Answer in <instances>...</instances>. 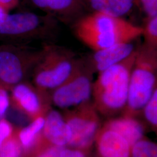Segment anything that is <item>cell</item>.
<instances>
[{"label": "cell", "mask_w": 157, "mask_h": 157, "mask_svg": "<svg viewBox=\"0 0 157 157\" xmlns=\"http://www.w3.org/2000/svg\"><path fill=\"white\" fill-rule=\"evenodd\" d=\"M88 152L83 150L66 147L62 150L59 157H87Z\"/></svg>", "instance_id": "d4e9b609"}, {"label": "cell", "mask_w": 157, "mask_h": 157, "mask_svg": "<svg viewBox=\"0 0 157 157\" xmlns=\"http://www.w3.org/2000/svg\"><path fill=\"white\" fill-rule=\"evenodd\" d=\"M141 27L144 44L150 47L157 49V16L146 17L144 26Z\"/></svg>", "instance_id": "ac0fdd59"}, {"label": "cell", "mask_w": 157, "mask_h": 157, "mask_svg": "<svg viewBox=\"0 0 157 157\" xmlns=\"http://www.w3.org/2000/svg\"><path fill=\"white\" fill-rule=\"evenodd\" d=\"M139 6H141L147 17L157 16V0H139Z\"/></svg>", "instance_id": "cb8c5ba5"}, {"label": "cell", "mask_w": 157, "mask_h": 157, "mask_svg": "<svg viewBox=\"0 0 157 157\" xmlns=\"http://www.w3.org/2000/svg\"><path fill=\"white\" fill-rule=\"evenodd\" d=\"M136 48L132 42L117 44L93 51L89 58L95 72L99 73L122 61L130 56Z\"/></svg>", "instance_id": "4fadbf2b"}, {"label": "cell", "mask_w": 157, "mask_h": 157, "mask_svg": "<svg viewBox=\"0 0 157 157\" xmlns=\"http://www.w3.org/2000/svg\"><path fill=\"white\" fill-rule=\"evenodd\" d=\"M59 22L53 17L30 12H4L0 15V40L10 43L48 40L58 31Z\"/></svg>", "instance_id": "277c9868"}, {"label": "cell", "mask_w": 157, "mask_h": 157, "mask_svg": "<svg viewBox=\"0 0 157 157\" xmlns=\"http://www.w3.org/2000/svg\"><path fill=\"white\" fill-rule=\"evenodd\" d=\"M90 8L111 17L124 18L129 14L139 0H87Z\"/></svg>", "instance_id": "2e32d148"}, {"label": "cell", "mask_w": 157, "mask_h": 157, "mask_svg": "<svg viewBox=\"0 0 157 157\" xmlns=\"http://www.w3.org/2000/svg\"><path fill=\"white\" fill-rule=\"evenodd\" d=\"M94 73L89 56L77 58L67 79L50 94L51 104L65 111L91 101Z\"/></svg>", "instance_id": "8992f818"}, {"label": "cell", "mask_w": 157, "mask_h": 157, "mask_svg": "<svg viewBox=\"0 0 157 157\" xmlns=\"http://www.w3.org/2000/svg\"><path fill=\"white\" fill-rule=\"evenodd\" d=\"M142 111L144 118L152 128L156 129L157 126V89L154 91L150 100L146 103Z\"/></svg>", "instance_id": "ffe728a7"}, {"label": "cell", "mask_w": 157, "mask_h": 157, "mask_svg": "<svg viewBox=\"0 0 157 157\" xmlns=\"http://www.w3.org/2000/svg\"><path fill=\"white\" fill-rule=\"evenodd\" d=\"M43 47V55L31 76L34 86L50 94L67 79L78 58L64 47L47 44Z\"/></svg>", "instance_id": "5b68a950"}, {"label": "cell", "mask_w": 157, "mask_h": 157, "mask_svg": "<svg viewBox=\"0 0 157 157\" xmlns=\"http://www.w3.org/2000/svg\"><path fill=\"white\" fill-rule=\"evenodd\" d=\"M44 118L42 137L46 144L67 147L71 139V131L63 114L50 108L45 113Z\"/></svg>", "instance_id": "8fae6325"}, {"label": "cell", "mask_w": 157, "mask_h": 157, "mask_svg": "<svg viewBox=\"0 0 157 157\" xmlns=\"http://www.w3.org/2000/svg\"><path fill=\"white\" fill-rule=\"evenodd\" d=\"M102 127L122 136L131 147L144 137V127L134 117L123 114L122 117H112L104 123Z\"/></svg>", "instance_id": "5bb4252c"}, {"label": "cell", "mask_w": 157, "mask_h": 157, "mask_svg": "<svg viewBox=\"0 0 157 157\" xmlns=\"http://www.w3.org/2000/svg\"><path fill=\"white\" fill-rule=\"evenodd\" d=\"M65 147H66L45 145L35 151L33 157H59Z\"/></svg>", "instance_id": "7402d4cb"}, {"label": "cell", "mask_w": 157, "mask_h": 157, "mask_svg": "<svg viewBox=\"0 0 157 157\" xmlns=\"http://www.w3.org/2000/svg\"><path fill=\"white\" fill-rule=\"evenodd\" d=\"M72 26L75 36L93 51L117 44L133 42L143 33L141 26L124 18L95 12L79 17Z\"/></svg>", "instance_id": "6da1fadb"}, {"label": "cell", "mask_w": 157, "mask_h": 157, "mask_svg": "<svg viewBox=\"0 0 157 157\" xmlns=\"http://www.w3.org/2000/svg\"><path fill=\"white\" fill-rule=\"evenodd\" d=\"M94 143L99 157H130L131 146L128 142L110 129L101 128Z\"/></svg>", "instance_id": "7c38bea8"}, {"label": "cell", "mask_w": 157, "mask_h": 157, "mask_svg": "<svg viewBox=\"0 0 157 157\" xmlns=\"http://www.w3.org/2000/svg\"><path fill=\"white\" fill-rule=\"evenodd\" d=\"M157 49L144 43L136 50L124 115L135 117L142 111L157 89Z\"/></svg>", "instance_id": "3957f363"}, {"label": "cell", "mask_w": 157, "mask_h": 157, "mask_svg": "<svg viewBox=\"0 0 157 157\" xmlns=\"http://www.w3.org/2000/svg\"><path fill=\"white\" fill-rule=\"evenodd\" d=\"M136 48L122 61L98 73L93 84V104L99 113L112 117L126 107Z\"/></svg>", "instance_id": "7a4b0ae2"}, {"label": "cell", "mask_w": 157, "mask_h": 157, "mask_svg": "<svg viewBox=\"0 0 157 157\" xmlns=\"http://www.w3.org/2000/svg\"><path fill=\"white\" fill-rule=\"evenodd\" d=\"M130 157H157V144L143 138L131 147Z\"/></svg>", "instance_id": "e0dca14e"}, {"label": "cell", "mask_w": 157, "mask_h": 157, "mask_svg": "<svg viewBox=\"0 0 157 157\" xmlns=\"http://www.w3.org/2000/svg\"><path fill=\"white\" fill-rule=\"evenodd\" d=\"M23 150L17 136L12 135L0 147V157H22Z\"/></svg>", "instance_id": "d6986e66"}, {"label": "cell", "mask_w": 157, "mask_h": 157, "mask_svg": "<svg viewBox=\"0 0 157 157\" xmlns=\"http://www.w3.org/2000/svg\"><path fill=\"white\" fill-rule=\"evenodd\" d=\"M63 116L71 131L67 147L89 152L101 128L99 113L93 102L65 110Z\"/></svg>", "instance_id": "ba28073f"}, {"label": "cell", "mask_w": 157, "mask_h": 157, "mask_svg": "<svg viewBox=\"0 0 157 157\" xmlns=\"http://www.w3.org/2000/svg\"><path fill=\"white\" fill-rule=\"evenodd\" d=\"M44 116H40L32 120L26 126L20 130L17 139L24 152L36 151L44 146L42 143V130L44 124Z\"/></svg>", "instance_id": "9a60e30c"}, {"label": "cell", "mask_w": 157, "mask_h": 157, "mask_svg": "<svg viewBox=\"0 0 157 157\" xmlns=\"http://www.w3.org/2000/svg\"><path fill=\"white\" fill-rule=\"evenodd\" d=\"M46 15L65 24L75 22L83 15L84 6L81 0H31Z\"/></svg>", "instance_id": "30bf717a"}, {"label": "cell", "mask_w": 157, "mask_h": 157, "mask_svg": "<svg viewBox=\"0 0 157 157\" xmlns=\"http://www.w3.org/2000/svg\"><path fill=\"white\" fill-rule=\"evenodd\" d=\"M19 1L20 0H0V6L9 12L18 4Z\"/></svg>", "instance_id": "484cf974"}, {"label": "cell", "mask_w": 157, "mask_h": 157, "mask_svg": "<svg viewBox=\"0 0 157 157\" xmlns=\"http://www.w3.org/2000/svg\"><path fill=\"white\" fill-rule=\"evenodd\" d=\"M10 105V89L0 82V119L5 118Z\"/></svg>", "instance_id": "44dd1931"}, {"label": "cell", "mask_w": 157, "mask_h": 157, "mask_svg": "<svg viewBox=\"0 0 157 157\" xmlns=\"http://www.w3.org/2000/svg\"><path fill=\"white\" fill-rule=\"evenodd\" d=\"M11 105L32 120L45 115L50 109V97L26 80L10 89Z\"/></svg>", "instance_id": "9c48e42d"}, {"label": "cell", "mask_w": 157, "mask_h": 157, "mask_svg": "<svg viewBox=\"0 0 157 157\" xmlns=\"http://www.w3.org/2000/svg\"><path fill=\"white\" fill-rule=\"evenodd\" d=\"M13 129L10 121L5 118L0 119V147L13 135Z\"/></svg>", "instance_id": "603a6c76"}, {"label": "cell", "mask_w": 157, "mask_h": 157, "mask_svg": "<svg viewBox=\"0 0 157 157\" xmlns=\"http://www.w3.org/2000/svg\"><path fill=\"white\" fill-rule=\"evenodd\" d=\"M43 53V47L36 49L24 45L6 44L0 49V82L10 89L26 80Z\"/></svg>", "instance_id": "52a82bcc"}, {"label": "cell", "mask_w": 157, "mask_h": 157, "mask_svg": "<svg viewBox=\"0 0 157 157\" xmlns=\"http://www.w3.org/2000/svg\"><path fill=\"white\" fill-rule=\"evenodd\" d=\"M2 47H3V45H0V49H1V48H2Z\"/></svg>", "instance_id": "4316f807"}]
</instances>
